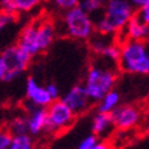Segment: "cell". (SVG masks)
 Returning <instances> with one entry per match:
<instances>
[{
	"mask_svg": "<svg viewBox=\"0 0 149 149\" xmlns=\"http://www.w3.org/2000/svg\"><path fill=\"white\" fill-rule=\"evenodd\" d=\"M117 81V63L96 56L91 61L85 73L84 87L92 102H100L111 91L115 89Z\"/></svg>",
	"mask_w": 149,
	"mask_h": 149,
	"instance_id": "cell-1",
	"label": "cell"
},
{
	"mask_svg": "<svg viewBox=\"0 0 149 149\" xmlns=\"http://www.w3.org/2000/svg\"><path fill=\"white\" fill-rule=\"evenodd\" d=\"M118 67L125 73L149 74V45L145 41H124Z\"/></svg>",
	"mask_w": 149,
	"mask_h": 149,
	"instance_id": "cell-2",
	"label": "cell"
},
{
	"mask_svg": "<svg viewBox=\"0 0 149 149\" xmlns=\"http://www.w3.org/2000/svg\"><path fill=\"white\" fill-rule=\"evenodd\" d=\"M61 22L64 32L76 40H89L96 32L95 20L87 12H84L80 7L64 12Z\"/></svg>",
	"mask_w": 149,
	"mask_h": 149,
	"instance_id": "cell-3",
	"label": "cell"
},
{
	"mask_svg": "<svg viewBox=\"0 0 149 149\" xmlns=\"http://www.w3.org/2000/svg\"><path fill=\"white\" fill-rule=\"evenodd\" d=\"M134 15H136V11L133 6L127 0H109L105 3L104 12H102V16L113 27L117 35L127 27V24L132 20Z\"/></svg>",
	"mask_w": 149,
	"mask_h": 149,
	"instance_id": "cell-4",
	"label": "cell"
},
{
	"mask_svg": "<svg viewBox=\"0 0 149 149\" xmlns=\"http://www.w3.org/2000/svg\"><path fill=\"white\" fill-rule=\"evenodd\" d=\"M73 112L61 100H56L47 108V129L48 133H60L72 127L74 123Z\"/></svg>",
	"mask_w": 149,
	"mask_h": 149,
	"instance_id": "cell-5",
	"label": "cell"
},
{
	"mask_svg": "<svg viewBox=\"0 0 149 149\" xmlns=\"http://www.w3.org/2000/svg\"><path fill=\"white\" fill-rule=\"evenodd\" d=\"M7 67V76L4 81H13L17 79L25 69L28 68L31 57L25 52H23L17 45H11L1 52Z\"/></svg>",
	"mask_w": 149,
	"mask_h": 149,
	"instance_id": "cell-6",
	"label": "cell"
},
{
	"mask_svg": "<svg viewBox=\"0 0 149 149\" xmlns=\"http://www.w3.org/2000/svg\"><path fill=\"white\" fill-rule=\"evenodd\" d=\"M60 100H61L76 116L83 115L84 112H87L91 107V102H92L89 96H88L87 91H85V87L80 85V84L69 88L61 96Z\"/></svg>",
	"mask_w": 149,
	"mask_h": 149,
	"instance_id": "cell-7",
	"label": "cell"
},
{
	"mask_svg": "<svg viewBox=\"0 0 149 149\" xmlns=\"http://www.w3.org/2000/svg\"><path fill=\"white\" fill-rule=\"evenodd\" d=\"M25 96H27L28 104H31V105L36 107V108L47 109L53 102L52 97L49 96L47 88L40 85L39 81L33 76H29L27 79V83H25Z\"/></svg>",
	"mask_w": 149,
	"mask_h": 149,
	"instance_id": "cell-8",
	"label": "cell"
},
{
	"mask_svg": "<svg viewBox=\"0 0 149 149\" xmlns=\"http://www.w3.org/2000/svg\"><path fill=\"white\" fill-rule=\"evenodd\" d=\"M115 127L120 130H129L140 123L141 112L134 105H120L112 113Z\"/></svg>",
	"mask_w": 149,
	"mask_h": 149,
	"instance_id": "cell-9",
	"label": "cell"
},
{
	"mask_svg": "<svg viewBox=\"0 0 149 149\" xmlns=\"http://www.w3.org/2000/svg\"><path fill=\"white\" fill-rule=\"evenodd\" d=\"M16 45L23 52L27 53L31 59L40 53V48H39V44H37V23L36 22L29 23L28 25H25L23 28Z\"/></svg>",
	"mask_w": 149,
	"mask_h": 149,
	"instance_id": "cell-10",
	"label": "cell"
},
{
	"mask_svg": "<svg viewBox=\"0 0 149 149\" xmlns=\"http://www.w3.org/2000/svg\"><path fill=\"white\" fill-rule=\"evenodd\" d=\"M120 44H123L127 40H134V41H145L149 40V25L141 22L137 15L132 17L127 27L120 32Z\"/></svg>",
	"mask_w": 149,
	"mask_h": 149,
	"instance_id": "cell-11",
	"label": "cell"
},
{
	"mask_svg": "<svg viewBox=\"0 0 149 149\" xmlns=\"http://www.w3.org/2000/svg\"><path fill=\"white\" fill-rule=\"evenodd\" d=\"M27 107V123H28V133L31 136H37L47 129V109L36 108L31 104H25Z\"/></svg>",
	"mask_w": 149,
	"mask_h": 149,
	"instance_id": "cell-12",
	"label": "cell"
},
{
	"mask_svg": "<svg viewBox=\"0 0 149 149\" xmlns=\"http://www.w3.org/2000/svg\"><path fill=\"white\" fill-rule=\"evenodd\" d=\"M37 23V44L40 48V52H44L52 45L55 40L56 28L53 23L48 19L43 20H36Z\"/></svg>",
	"mask_w": 149,
	"mask_h": 149,
	"instance_id": "cell-13",
	"label": "cell"
},
{
	"mask_svg": "<svg viewBox=\"0 0 149 149\" xmlns=\"http://www.w3.org/2000/svg\"><path fill=\"white\" fill-rule=\"evenodd\" d=\"M113 117L109 113H100L96 112V115L92 118V133L97 136V139L101 137H109L112 130L115 129Z\"/></svg>",
	"mask_w": 149,
	"mask_h": 149,
	"instance_id": "cell-14",
	"label": "cell"
},
{
	"mask_svg": "<svg viewBox=\"0 0 149 149\" xmlns=\"http://www.w3.org/2000/svg\"><path fill=\"white\" fill-rule=\"evenodd\" d=\"M120 101H121L120 92L116 91V89L111 91V92H109L101 101L97 102V112L112 115V113L120 107Z\"/></svg>",
	"mask_w": 149,
	"mask_h": 149,
	"instance_id": "cell-15",
	"label": "cell"
},
{
	"mask_svg": "<svg viewBox=\"0 0 149 149\" xmlns=\"http://www.w3.org/2000/svg\"><path fill=\"white\" fill-rule=\"evenodd\" d=\"M112 40H113V36H105V35L95 32L93 36L88 40V43H89L91 51H93V52L96 53V56H100L104 52V49H105L107 47H109L112 43H115V41H112Z\"/></svg>",
	"mask_w": 149,
	"mask_h": 149,
	"instance_id": "cell-16",
	"label": "cell"
},
{
	"mask_svg": "<svg viewBox=\"0 0 149 149\" xmlns=\"http://www.w3.org/2000/svg\"><path fill=\"white\" fill-rule=\"evenodd\" d=\"M79 7L84 12H87L91 17L95 15H96V17H99V13L104 12L105 3L101 0H81V1H79Z\"/></svg>",
	"mask_w": 149,
	"mask_h": 149,
	"instance_id": "cell-17",
	"label": "cell"
},
{
	"mask_svg": "<svg viewBox=\"0 0 149 149\" xmlns=\"http://www.w3.org/2000/svg\"><path fill=\"white\" fill-rule=\"evenodd\" d=\"M8 130L12 133V136H22V134H29L28 133V123L27 117L17 116L9 123Z\"/></svg>",
	"mask_w": 149,
	"mask_h": 149,
	"instance_id": "cell-18",
	"label": "cell"
},
{
	"mask_svg": "<svg viewBox=\"0 0 149 149\" xmlns=\"http://www.w3.org/2000/svg\"><path fill=\"white\" fill-rule=\"evenodd\" d=\"M33 146L35 144L31 134H22V136H13L9 149H33Z\"/></svg>",
	"mask_w": 149,
	"mask_h": 149,
	"instance_id": "cell-19",
	"label": "cell"
},
{
	"mask_svg": "<svg viewBox=\"0 0 149 149\" xmlns=\"http://www.w3.org/2000/svg\"><path fill=\"white\" fill-rule=\"evenodd\" d=\"M16 13L31 12L35 7L39 6V0H13Z\"/></svg>",
	"mask_w": 149,
	"mask_h": 149,
	"instance_id": "cell-20",
	"label": "cell"
},
{
	"mask_svg": "<svg viewBox=\"0 0 149 149\" xmlns=\"http://www.w3.org/2000/svg\"><path fill=\"white\" fill-rule=\"evenodd\" d=\"M99 141L100 140L97 139V136H95L93 133H91V134H88V136H85L80 143L77 144L76 149H92Z\"/></svg>",
	"mask_w": 149,
	"mask_h": 149,
	"instance_id": "cell-21",
	"label": "cell"
},
{
	"mask_svg": "<svg viewBox=\"0 0 149 149\" xmlns=\"http://www.w3.org/2000/svg\"><path fill=\"white\" fill-rule=\"evenodd\" d=\"M53 4H55L59 9L64 11V12H68V11H71V9L79 7L77 0H55Z\"/></svg>",
	"mask_w": 149,
	"mask_h": 149,
	"instance_id": "cell-22",
	"label": "cell"
},
{
	"mask_svg": "<svg viewBox=\"0 0 149 149\" xmlns=\"http://www.w3.org/2000/svg\"><path fill=\"white\" fill-rule=\"evenodd\" d=\"M12 133L8 129L0 130V149H9L11 143H12Z\"/></svg>",
	"mask_w": 149,
	"mask_h": 149,
	"instance_id": "cell-23",
	"label": "cell"
},
{
	"mask_svg": "<svg viewBox=\"0 0 149 149\" xmlns=\"http://www.w3.org/2000/svg\"><path fill=\"white\" fill-rule=\"evenodd\" d=\"M0 9H1V12H3V13L16 15L13 0H1V1H0Z\"/></svg>",
	"mask_w": 149,
	"mask_h": 149,
	"instance_id": "cell-24",
	"label": "cell"
},
{
	"mask_svg": "<svg viewBox=\"0 0 149 149\" xmlns=\"http://www.w3.org/2000/svg\"><path fill=\"white\" fill-rule=\"evenodd\" d=\"M45 88H47V91H48V93H49V96L52 97L53 101L61 99V97H60V89H59V87H57L56 84L49 83L48 85H45Z\"/></svg>",
	"mask_w": 149,
	"mask_h": 149,
	"instance_id": "cell-25",
	"label": "cell"
},
{
	"mask_svg": "<svg viewBox=\"0 0 149 149\" xmlns=\"http://www.w3.org/2000/svg\"><path fill=\"white\" fill-rule=\"evenodd\" d=\"M136 15H137V17H139L141 22H144L145 24L149 25V1H148V4H146L144 8H141L140 11H137Z\"/></svg>",
	"mask_w": 149,
	"mask_h": 149,
	"instance_id": "cell-26",
	"label": "cell"
},
{
	"mask_svg": "<svg viewBox=\"0 0 149 149\" xmlns=\"http://www.w3.org/2000/svg\"><path fill=\"white\" fill-rule=\"evenodd\" d=\"M13 20H15V15H8V13L0 12V27L1 28L8 25L9 23H12Z\"/></svg>",
	"mask_w": 149,
	"mask_h": 149,
	"instance_id": "cell-27",
	"label": "cell"
},
{
	"mask_svg": "<svg viewBox=\"0 0 149 149\" xmlns=\"http://www.w3.org/2000/svg\"><path fill=\"white\" fill-rule=\"evenodd\" d=\"M148 1L149 0H133V1H130L132 3V6H133V8H134V11H140L141 8H144V7L148 4Z\"/></svg>",
	"mask_w": 149,
	"mask_h": 149,
	"instance_id": "cell-28",
	"label": "cell"
},
{
	"mask_svg": "<svg viewBox=\"0 0 149 149\" xmlns=\"http://www.w3.org/2000/svg\"><path fill=\"white\" fill-rule=\"evenodd\" d=\"M6 76H7V67H6V63H4L3 56L0 53V80L4 81Z\"/></svg>",
	"mask_w": 149,
	"mask_h": 149,
	"instance_id": "cell-29",
	"label": "cell"
},
{
	"mask_svg": "<svg viewBox=\"0 0 149 149\" xmlns=\"http://www.w3.org/2000/svg\"><path fill=\"white\" fill-rule=\"evenodd\" d=\"M92 149H111V145H109L107 141H101V140H100L99 143L93 146Z\"/></svg>",
	"mask_w": 149,
	"mask_h": 149,
	"instance_id": "cell-30",
	"label": "cell"
},
{
	"mask_svg": "<svg viewBox=\"0 0 149 149\" xmlns=\"http://www.w3.org/2000/svg\"><path fill=\"white\" fill-rule=\"evenodd\" d=\"M0 28H1V27H0Z\"/></svg>",
	"mask_w": 149,
	"mask_h": 149,
	"instance_id": "cell-31",
	"label": "cell"
}]
</instances>
